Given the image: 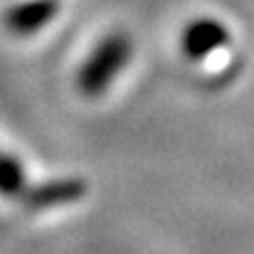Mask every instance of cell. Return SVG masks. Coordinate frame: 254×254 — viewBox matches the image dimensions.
Segmentation results:
<instances>
[{
	"label": "cell",
	"instance_id": "cell-1",
	"mask_svg": "<svg viewBox=\"0 0 254 254\" xmlns=\"http://www.w3.org/2000/svg\"><path fill=\"white\" fill-rule=\"evenodd\" d=\"M131 60V40L124 32H111L106 35L84 60L79 77H77V86L79 91L94 99L101 96L111 82L124 72V67Z\"/></svg>",
	"mask_w": 254,
	"mask_h": 254
},
{
	"label": "cell",
	"instance_id": "cell-2",
	"mask_svg": "<svg viewBox=\"0 0 254 254\" xmlns=\"http://www.w3.org/2000/svg\"><path fill=\"white\" fill-rule=\"evenodd\" d=\"M227 40H230V32L220 20L200 17V20H192L190 25H185L183 37H180V47H183V55L188 60L200 62V60H207L220 47H225Z\"/></svg>",
	"mask_w": 254,
	"mask_h": 254
},
{
	"label": "cell",
	"instance_id": "cell-3",
	"mask_svg": "<svg viewBox=\"0 0 254 254\" xmlns=\"http://www.w3.org/2000/svg\"><path fill=\"white\" fill-rule=\"evenodd\" d=\"M86 192V183L82 178H57L40 183L35 188H25L20 200L25 202L27 210H47L57 205H69L82 200Z\"/></svg>",
	"mask_w": 254,
	"mask_h": 254
},
{
	"label": "cell",
	"instance_id": "cell-4",
	"mask_svg": "<svg viewBox=\"0 0 254 254\" xmlns=\"http://www.w3.org/2000/svg\"><path fill=\"white\" fill-rule=\"evenodd\" d=\"M57 10V0H25L5 12V27L17 37H27L42 30L47 22H52Z\"/></svg>",
	"mask_w": 254,
	"mask_h": 254
},
{
	"label": "cell",
	"instance_id": "cell-5",
	"mask_svg": "<svg viewBox=\"0 0 254 254\" xmlns=\"http://www.w3.org/2000/svg\"><path fill=\"white\" fill-rule=\"evenodd\" d=\"M27 188L25 168L17 158L0 153V195L5 197H20Z\"/></svg>",
	"mask_w": 254,
	"mask_h": 254
}]
</instances>
